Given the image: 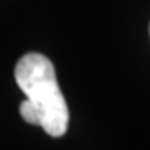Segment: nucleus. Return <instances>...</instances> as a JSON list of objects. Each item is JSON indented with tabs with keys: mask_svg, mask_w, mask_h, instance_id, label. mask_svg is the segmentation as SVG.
Masks as SVG:
<instances>
[{
	"mask_svg": "<svg viewBox=\"0 0 150 150\" xmlns=\"http://www.w3.org/2000/svg\"><path fill=\"white\" fill-rule=\"evenodd\" d=\"M15 80L27 98L20 103L22 120L42 127L51 137H62L69 128V109L52 62L40 52H29L18 60Z\"/></svg>",
	"mask_w": 150,
	"mask_h": 150,
	"instance_id": "1",
	"label": "nucleus"
}]
</instances>
